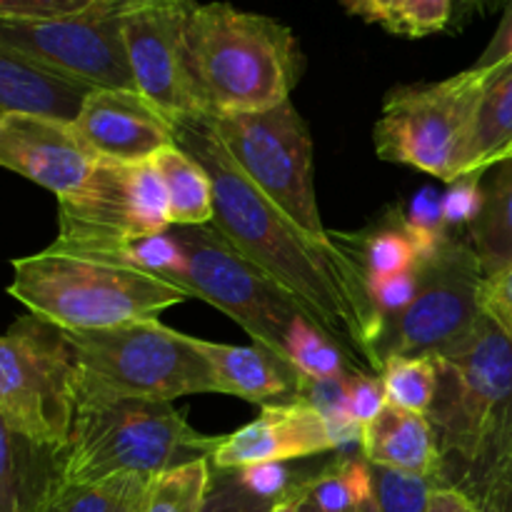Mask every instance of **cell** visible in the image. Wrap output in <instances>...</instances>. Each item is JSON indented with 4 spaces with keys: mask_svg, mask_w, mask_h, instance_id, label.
<instances>
[{
    "mask_svg": "<svg viewBox=\"0 0 512 512\" xmlns=\"http://www.w3.org/2000/svg\"><path fill=\"white\" fill-rule=\"evenodd\" d=\"M308 483L310 480H298L283 498H278L273 512H303V500L305 493H308Z\"/></svg>",
    "mask_w": 512,
    "mask_h": 512,
    "instance_id": "7bdbcfd3",
    "label": "cell"
},
{
    "mask_svg": "<svg viewBox=\"0 0 512 512\" xmlns=\"http://www.w3.org/2000/svg\"><path fill=\"white\" fill-rule=\"evenodd\" d=\"M483 313L493 320L512 343V265L483 285Z\"/></svg>",
    "mask_w": 512,
    "mask_h": 512,
    "instance_id": "74e56055",
    "label": "cell"
},
{
    "mask_svg": "<svg viewBox=\"0 0 512 512\" xmlns=\"http://www.w3.org/2000/svg\"><path fill=\"white\" fill-rule=\"evenodd\" d=\"M183 68L200 115L255 113L290 100L300 80L293 30L228 3L190 5Z\"/></svg>",
    "mask_w": 512,
    "mask_h": 512,
    "instance_id": "3957f363",
    "label": "cell"
},
{
    "mask_svg": "<svg viewBox=\"0 0 512 512\" xmlns=\"http://www.w3.org/2000/svg\"><path fill=\"white\" fill-rule=\"evenodd\" d=\"M0 115H3V110H0Z\"/></svg>",
    "mask_w": 512,
    "mask_h": 512,
    "instance_id": "c3c4849f",
    "label": "cell"
},
{
    "mask_svg": "<svg viewBox=\"0 0 512 512\" xmlns=\"http://www.w3.org/2000/svg\"><path fill=\"white\" fill-rule=\"evenodd\" d=\"M428 512H483L478 500L453 485H435L428 500Z\"/></svg>",
    "mask_w": 512,
    "mask_h": 512,
    "instance_id": "60d3db41",
    "label": "cell"
},
{
    "mask_svg": "<svg viewBox=\"0 0 512 512\" xmlns=\"http://www.w3.org/2000/svg\"><path fill=\"white\" fill-rule=\"evenodd\" d=\"M483 512H512V448L495 465L480 493L475 495Z\"/></svg>",
    "mask_w": 512,
    "mask_h": 512,
    "instance_id": "ab89813d",
    "label": "cell"
},
{
    "mask_svg": "<svg viewBox=\"0 0 512 512\" xmlns=\"http://www.w3.org/2000/svg\"><path fill=\"white\" fill-rule=\"evenodd\" d=\"M23 440L8 428L0 415V512H33L28 468L20 458Z\"/></svg>",
    "mask_w": 512,
    "mask_h": 512,
    "instance_id": "4dcf8cb0",
    "label": "cell"
},
{
    "mask_svg": "<svg viewBox=\"0 0 512 512\" xmlns=\"http://www.w3.org/2000/svg\"><path fill=\"white\" fill-rule=\"evenodd\" d=\"M75 133L98 158L145 163L178 145L175 123L138 90L95 88L73 120Z\"/></svg>",
    "mask_w": 512,
    "mask_h": 512,
    "instance_id": "2e32d148",
    "label": "cell"
},
{
    "mask_svg": "<svg viewBox=\"0 0 512 512\" xmlns=\"http://www.w3.org/2000/svg\"><path fill=\"white\" fill-rule=\"evenodd\" d=\"M508 5V0H460L458 3V10L463 18H470V15L475 13H488V10H495V8H503Z\"/></svg>",
    "mask_w": 512,
    "mask_h": 512,
    "instance_id": "ee69618b",
    "label": "cell"
},
{
    "mask_svg": "<svg viewBox=\"0 0 512 512\" xmlns=\"http://www.w3.org/2000/svg\"><path fill=\"white\" fill-rule=\"evenodd\" d=\"M495 70L498 63L473 65L435 83L390 90L373 130L378 158L448 185L463 178L475 113Z\"/></svg>",
    "mask_w": 512,
    "mask_h": 512,
    "instance_id": "52a82bcc",
    "label": "cell"
},
{
    "mask_svg": "<svg viewBox=\"0 0 512 512\" xmlns=\"http://www.w3.org/2000/svg\"><path fill=\"white\" fill-rule=\"evenodd\" d=\"M510 28H512V0H508V5H505V10H503V20H500V25H498V30H495V35L508 33Z\"/></svg>",
    "mask_w": 512,
    "mask_h": 512,
    "instance_id": "f6af8a7d",
    "label": "cell"
},
{
    "mask_svg": "<svg viewBox=\"0 0 512 512\" xmlns=\"http://www.w3.org/2000/svg\"><path fill=\"white\" fill-rule=\"evenodd\" d=\"M215 435H203L183 410L158 400H115L75 408L68 443L53 453L55 485H93L110 478H155L210 458ZM50 488V490H53Z\"/></svg>",
    "mask_w": 512,
    "mask_h": 512,
    "instance_id": "5b68a950",
    "label": "cell"
},
{
    "mask_svg": "<svg viewBox=\"0 0 512 512\" xmlns=\"http://www.w3.org/2000/svg\"><path fill=\"white\" fill-rule=\"evenodd\" d=\"M353 512H380V508H378V503H375V495L370 493L368 498L363 500V503L358 505V508H355Z\"/></svg>",
    "mask_w": 512,
    "mask_h": 512,
    "instance_id": "bcb514c9",
    "label": "cell"
},
{
    "mask_svg": "<svg viewBox=\"0 0 512 512\" xmlns=\"http://www.w3.org/2000/svg\"><path fill=\"white\" fill-rule=\"evenodd\" d=\"M393 5V0H343V8L350 15H358V18L368 20V23H385L388 18V10Z\"/></svg>",
    "mask_w": 512,
    "mask_h": 512,
    "instance_id": "b9f144b4",
    "label": "cell"
},
{
    "mask_svg": "<svg viewBox=\"0 0 512 512\" xmlns=\"http://www.w3.org/2000/svg\"><path fill=\"white\" fill-rule=\"evenodd\" d=\"M153 163L163 178L165 193H168L170 225L193 228V225L213 223V180H210L203 163H198L180 145L160 150Z\"/></svg>",
    "mask_w": 512,
    "mask_h": 512,
    "instance_id": "cb8c5ba5",
    "label": "cell"
},
{
    "mask_svg": "<svg viewBox=\"0 0 512 512\" xmlns=\"http://www.w3.org/2000/svg\"><path fill=\"white\" fill-rule=\"evenodd\" d=\"M275 503L278 500H265L250 493L240 480L238 470L213 468L200 512H273Z\"/></svg>",
    "mask_w": 512,
    "mask_h": 512,
    "instance_id": "d6a6232c",
    "label": "cell"
},
{
    "mask_svg": "<svg viewBox=\"0 0 512 512\" xmlns=\"http://www.w3.org/2000/svg\"><path fill=\"white\" fill-rule=\"evenodd\" d=\"M210 470V458H200L155 475L148 480L140 512H200Z\"/></svg>",
    "mask_w": 512,
    "mask_h": 512,
    "instance_id": "4316f807",
    "label": "cell"
},
{
    "mask_svg": "<svg viewBox=\"0 0 512 512\" xmlns=\"http://www.w3.org/2000/svg\"><path fill=\"white\" fill-rule=\"evenodd\" d=\"M485 275L473 248L450 235L443 248L420 265L415 300L385 325L378 358H435L470 338L483 313Z\"/></svg>",
    "mask_w": 512,
    "mask_h": 512,
    "instance_id": "7c38bea8",
    "label": "cell"
},
{
    "mask_svg": "<svg viewBox=\"0 0 512 512\" xmlns=\"http://www.w3.org/2000/svg\"><path fill=\"white\" fill-rule=\"evenodd\" d=\"M465 243L473 248L485 280L512 265V155L483 175V208L468 225Z\"/></svg>",
    "mask_w": 512,
    "mask_h": 512,
    "instance_id": "44dd1931",
    "label": "cell"
},
{
    "mask_svg": "<svg viewBox=\"0 0 512 512\" xmlns=\"http://www.w3.org/2000/svg\"><path fill=\"white\" fill-rule=\"evenodd\" d=\"M98 160L73 123L33 113L0 115V168L23 175L58 200L73 198Z\"/></svg>",
    "mask_w": 512,
    "mask_h": 512,
    "instance_id": "9a60e30c",
    "label": "cell"
},
{
    "mask_svg": "<svg viewBox=\"0 0 512 512\" xmlns=\"http://www.w3.org/2000/svg\"><path fill=\"white\" fill-rule=\"evenodd\" d=\"M73 355L63 330L23 315L0 335V415L30 448L58 453L75 418Z\"/></svg>",
    "mask_w": 512,
    "mask_h": 512,
    "instance_id": "9c48e42d",
    "label": "cell"
},
{
    "mask_svg": "<svg viewBox=\"0 0 512 512\" xmlns=\"http://www.w3.org/2000/svg\"><path fill=\"white\" fill-rule=\"evenodd\" d=\"M483 208V178H460L443 195V218L448 228L470 225Z\"/></svg>",
    "mask_w": 512,
    "mask_h": 512,
    "instance_id": "d590c367",
    "label": "cell"
},
{
    "mask_svg": "<svg viewBox=\"0 0 512 512\" xmlns=\"http://www.w3.org/2000/svg\"><path fill=\"white\" fill-rule=\"evenodd\" d=\"M8 293L60 330H103L130 320L158 318L190 295L163 278L108 260L45 248L13 260Z\"/></svg>",
    "mask_w": 512,
    "mask_h": 512,
    "instance_id": "8992f818",
    "label": "cell"
},
{
    "mask_svg": "<svg viewBox=\"0 0 512 512\" xmlns=\"http://www.w3.org/2000/svg\"><path fill=\"white\" fill-rule=\"evenodd\" d=\"M200 348L213 368L220 395L258 405H270L273 400L293 403L298 395L303 375L260 345H225L200 338Z\"/></svg>",
    "mask_w": 512,
    "mask_h": 512,
    "instance_id": "ac0fdd59",
    "label": "cell"
},
{
    "mask_svg": "<svg viewBox=\"0 0 512 512\" xmlns=\"http://www.w3.org/2000/svg\"><path fill=\"white\" fill-rule=\"evenodd\" d=\"M288 360L303 378L310 380H335L348 375L350 370H360L308 315H300L290 328Z\"/></svg>",
    "mask_w": 512,
    "mask_h": 512,
    "instance_id": "484cf974",
    "label": "cell"
},
{
    "mask_svg": "<svg viewBox=\"0 0 512 512\" xmlns=\"http://www.w3.org/2000/svg\"><path fill=\"white\" fill-rule=\"evenodd\" d=\"M373 493L370 463L345 458L310 478L308 500L318 512H353Z\"/></svg>",
    "mask_w": 512,
    "mask_h": 512,
    "instance_id": "83f0119b",
    "label": "cell"
},
{
    "mask_svg": "<svg viewBox=\"0 0 512 512\" xmlns=\"http://www.w3.org/2000/svg\"><path fill=\"white\" fill-rule=\"evenodd\" d=\"M73 355L75 408L115 400H158L218 393L200 338L158 318L103 330H63Z\"/></svg>",
    "mask_w": 512,
    "mask_h": 512,
    "instance_id": "277c9868",
    "label": "cell"
},
{
    "mask_svg": "<svg viewBox=\"0 0 512 512\" xmlns=\"http://www.w3.org/2000/svg\"><path fill=\"white\" fill-rule=\"evenodd\" d=\"M238 475L250 493H255L258 498L265 500L283 498V495L298 483V480H293V475H290V470L285 468L283 463L248 465V468H240Z\"/></svg>",
    "mask_w": 512,
    "mask_h": 512,
    "instance_id": "8d00e7d4",
    "label": "cell"
},
{
    "mask_svg": "<svg viewBox=\"0 0 512 512\" xmlns=\"http://www.w3.org/2000/svg\"><path fill=\"white\" fill-rule=\"evenodd\" d=\"M360 450L365 463L420 475L440 485V453L425 415L388 403L378 418L363 425Z\"/></svg>",
    "mask_w": 512,
    "mask_h": 512,
    "instance_id": "ffe728a7",
    "label": "cell"
},
{
    "mask_svg": "<svg viewBox=\"0 0 512 512\" xmlns=\"http://www.w3.org/2000/svg\"><path fill=\"white\" fill-rule=\"evenodd\" d=\"M193 0H120V30L135 88L173 123L198 113L183 68V33Z\"/></svg>",
    "mask_w": 512,
    "mask_h": 512,
    "instance_id": "5bb4252c",
    "label": "cell"
},
{
    "mask_svg": "<svg viewBox=\"0 0 512 512\" xmlns=\"http://www.w3.org/2000/svg\"><path fill=\"white\" fill-rule=\"evenodd\" d=\"M0 45L93 88L138 90L125 55L120 0L58 18H0Z\"/></svg>",
    "mask_w": 512,
    "mask_h": 512,
    "instance_id": "4fadbf2b",
    "label": "cell"
},
{
    "mask_svg": "<svg viewBox=\"0 0 512 512\" xmlns=\"http://www.w3.org/2000/svg\"><path fill=\"white\" fill-rule=\"evenodd\" d=\"M388 405L383 378L368 370H353L348 378V410L360 425H368L378 418L380 410Z\"/></svg>",
    "mask_w": 512,
    "mask_h": 512,
    "instance_id": "e575fe53",
    "label": "cell"
},
{
    "mask_svg": "<svg viewBox=\"0 0 512 512\" xmlns=\"http://www.w3.org/2000/svg\"><path fill=\"white\" fill-rule=\"evenodd\" d=\"M388 403L410 413L428 415L438 390V365L435 358H388L380 373Z\"/></svg>",
    "mask_w": 512,
    "mask_h": 512,
    "instance_id": "f1b7e54d",
    "label": "cell"
},
{
    "mask_svg": "<svg viewBox=\"0 0 512 512\" xmlns=\"http://www.w3.org/2000/svg\"><path fill=\"white\" fill-rule=\"evenodd\" d=\"M330 238L358 265L365 285L408 273L420 265L418 250L403 223V210L385 215L380 223L360 233H330Z\"/></svg>",
    "mask_w": 512,
    "mask_h": 512,
    "instance_id": "603a6c76",
    "label": "cell"
},
{
    "mask_svg": "<svg viewBox=\"0 0 512 512\" xmlns=\"http://www.w3.org/2000/svg\"><path fill=\"white\" fill-rule=\"evenodd\" d=\"M95 3H110V0H95Z\"/></svg>",
    "mask_w": 512,
    "mask_h": 512,
    "instance_id": "7dc6e473",
    "label": "cell"
},
{
    "mask_svg": "<svg viewBox=\"0 0 512 512\" xmlns=\"http://www.w3.org/2000/svg\"><path fill=\"white\" fill-rule=\"evenodd\" d=\"M175 140L213 180V225L240 255L288 290L320 330L340 345L350 363L380 375L375 315L358 265L333 243H318L280 213L228 158L205 115L175 123Z\"/></svg>",
    "mask_w": 512,
    "mask_h": 512,
    "instance_id": "6da1fadb",
    "label": "cell"
},
{
    "mask_svg": "<svg viewBox=\"0 0 512 512\" xmlns=\"http://www.w3.org/2000/svg\"><path fill=\"white\" fill-rule=\"evenodd\" d=\"M173 233L185 250V268L175 285L235 320L255 345L288 360L290 328L300 315H308L303 305L240 255L213 223L173 225Z\"/></svg>",
    "mask_w": 512,
    "mask_h": 512,
    "instance_id": "8fae6325",
    "label": "cell"
},
{
    "mask_svg": "<svg viewBox=\"0 0 512 512\" xmlns=\"http://www.w3.org/2000/svg\"><path fill=\"white\" fill-rule=\"evenodd\" d=\"M240 173L305 235L333 243L315 195L313 138L290 100L255 113L205 115Z\"/></svg>",
    "mask_w": 512,
    "mask_h": 512,
    "instance_id": "ba28073f",
    "label": "cell"
},
{
    "mask_svg": "<svg viewBox=\"0 0 512 512\" xmlns=\"http://www.w3.org/2000/svg\"><path fill=\"white\" fill-rule=\"evenodd\" d=\"M420 285V265L418 268L408 270V273L393 275V278L375 280V283L368 285V298L370 305H373L375 315L383 320L385 325L393 318H398L405 308L415 300V293H418Z\"/></svg>",
    "mask_w": 512,
    "mask_h": 512,
    "instance_id": "836d02e7",
    "label": "cell"
},
{
    "mask_svg": "<svg viewBox=\"0 0 512 512\" xmlns=\"http://www.w3.org/2000/svg\"><path fill=\"white\" fill-rule=\"evenodd\" d=\"M150 478H110L93 485H55L40 512H140Z\"/></svg>",
    "mask_w": 512,
    "mask_h": 512,
    "instance_id": "d4e9b609",
    "label": "cell"
},
{
    "mask_svg": "<svg viewBox=\"0 0 512 512\" xmlns=\"http://www.w3.org/2000/svg\"><path fill=\"white\" fill-rule=\"evenodd\" d=\"M95 0H0V18L35 20L73 15L90 8Z\"/></svg>",
    "mask_w": 512,
    "mask_h": 512,
    "instance_id": "f35d334b",
    "label": "cell"
},
{
    "mask_svg": "<svg viewBox=\"0 0 512 512\" xmlns=\"http://www.w3.org/2000/svg\"><path fill=\"white\" fill-rule=\"evenodd\" d=\"M438 390L428 410L440 485L478 495L512 448V343L490 318L458 348L435 355Z\"/></svg>",
    "mask_w": 512,
    "mask_h": 512,
    "instance_id": "7a4b0ae2",
    "label": "cell"
},
{
    "mask_svg": "<svg viewBox=\"0 0 512 512\" xmlns=\"http://www.w3.org/2000/svg\"><path fill=\"white\" fill-rule=\"evenodd\" d=\"M453 13V0H393L383 28L405 38H425L448 28Z\"/></svg>",
    "mask_w": 512,
    "mask_h": 512,
    "instance_id": "1f68e13d",
    "label": "cell"
},
{
    "mask_svg": "<svg viewBox=\"0 0 512 512\" xmlns=\"http://www.w3.org/2000/svg\"><path fill=\"white\" fill-rule=\"evenodd\" d=\"M93 85L45 68L0 45V110L33 113L73 123Z\"/></svg>",
    "mask_w": 512,
    "mask_h": 512,
    "instance_id": "d6986e66",
    "label": "cell"
},
{
    "mask_svg": "<svg viewBox=\"0 0 512 512\" xmlns=\"http://www.w3.org/2000/svg\"><path fill=\"white\" fill-rule=\"evenodd\" d=\"M493 80L480 98L463 178H483L495 163L512 155V55L495 60Z\"/></svg>",
    "mask_w": 512,
    "mask_h": 512,
    "instance_id": "7402d4cb",
    "label": "cell"
},
{
    "mask_svg": "<svg viewBox=\"0 0 512 512\" xmlns=\"http://www.w3.org/2000/svg\"><path fill=\"white\" fill-rule=\"evenodd\" d=\"M373 495L380 512H428L430 493L438 483L420 475L370 465Z\"/></svg>",
    "mask_w": 512,
    "mask_h": 512,
    "instance_id": "f546056e",
    "label": "cell"
},
{
    "mask_svg": "<svg viewBox=\"0 0 512 512\" xmlns=\"http://www.w3.org/2000/svg\"><path fill=\"white\" fill-rule=\"evenodd\" d=\"M170 203L153 160L100 158L88 183L58 200V238L48 248L93 260H113L135 240L170 230Z\"/></svg>",
    "mask_w": 512,
    "mask_h": 512,
    "instance_id": "30bf717a",
    "label": "cell"
},
{
    "mask_svg": "<svg viewBox=\"0 0 512 512\" xmlns=\"http://www.w3.org/2000/svg\"><path fill=\"white\" fill-rule=\"evenodd\" d=\"M333 440L323 415L305 403L265 405L258 418L230 435H218L210 465L240 470L258 463H288L330 453Z\"/></svg>",
    "mask_w": 512,
    "mask_h": 512,
    "instance_id": "e0dca14e",
    "label": "cell"
}]
</instances>
